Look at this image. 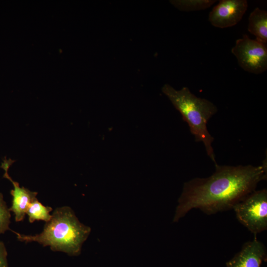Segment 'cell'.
Segmentation results:
<instances>
[{
  "mask_svg": "<svg viewBox=\"0 0 267 267\" xmlns=\"http://www.w3.org/2000/svg\"><path fill=\"white\" fill-rule=\"evenodd\" d=\"M215 172L206 178H195L184 183L173 221L178 222L192 209L207 215L233 209L267 179V161L262 165H215Z\"/></svg>",
  "mask_w": 267,
  "mask_h": 267,
  "instance_id": "obj_1",
  "label": "cell"
},
{
  "mask_svg": "<svg viewBox=\"0 0 267 267\" xmlns=\"http://www.w3.org/2000/svg\"><path fill=\"white\" fill-rule=\"evenodd\" d=\"M90 230L89 227L79 222L71 208L63 206L54 210L41 233L27 235L12 231L21 241L37 242L43 246H49L53 251L73 256L81 253L82 245Z\"/></svg>",
  "mask_w": 267,
  "mask_h": 267,
  "instance_id": "obj_2",
  "label": "cell"
},
{
  "mask_svg": "<svg viewBox=\"0 0 267 267\" xmlns=\"http://www.w3.org/2000/svg\"><path fill=\"white\" fill-rule=\"evenodd\" d=\"M162 91L187 123L195 140L203 143L207 154L215 165L217 164L212 145L214 138L207 127L210 119L218 111L217 106L207 99L197 97L186 87L177 90L165 84Z\"/></svg>",
  "mask_w": 267,
  "mask_h": 267,
  "instance_id": "obj_3",
  "label": "cell"
},
{
  "mask_svg": "<svg viewBox=\"0 0 267 267\" xmlns=\"http://www.w3.org/2000/svg\"><path fill=\"white\" fill-rule=\"evenodd\" d=\"M239 222L256 237L267 229V190H255L233 209Z\"/></svg>",
  "mask_w": 267,
  "mask_h": 267,
  "instance_id": "obj_4",
  "label": "cell"
},
{
  "mask_svg": "<svg viewBox=\"0 0 267 267\" xmlns=\"http://www.w3.org/2000/svg\"><path fill=\"white\" fill-rule=\"evenodd\" d=\"M239 66L248 72L259 74L267 69V44L244 34L231 49Z\"/></svg>",
  "mask_w": 267,
  "mask_h": 267,
  "instance_id": "obj_5",
  "label": "cell"
},
{
  "mask_svg": "<svg viewBox=\"0 0 267 267\" xmlns=\"http://www.w3.org/2000/svg\"><path fill=\"white\" fill-rule=\"evenodd\" d=\"M248 5L246 0H221L209 13V21L219 28L234 26L241 21Z\"/></svg>",
  "mask_w": 267,
  "mask_h": 267,
  "instance_id": "obj_6",
  "label": "cell"
},
{
  "mask_svg": "<svg viewBox=\"0 0 267 267\" xmlns=\"http://www.w3.org/2000/svg\"><path fill=\"white\" fill-rule=\"evenodd\" d=\"M13 162V160H7L5 158L0 167L4 170L3 177L9 180L13 186V189L10 191L12 200L11 206L9 210L10 212L14 213L16 222H20L23 220L30 203L37 198L38 193L31 191L24 187H20L19 183L14 181L9 176L8 170Z\"/></svg>",
  "mask_w": 267,
  "mask_h": 267,
  "instance_id": "obj_7",
  "label": "cell"
},
{
  "mask_svg": "<svg viewBox=\"0 0 267 267\" xmlns=\"http://www.w3.org/2000/svg\"><path fill=\"white\" fill-rule=\"evenodd\" d=\"M267 260L265 245L256 237L246 242L241 250L226 263V267H261Z\"/></svg>",
  "mask_w": 267,
  "mask_h": 267,
  "instance_id": "obj_8",
  "label": "cell"
},
{
  "mask_svg": "<svg viewBox=\"0 0 267 267\" xmlns=\"http://www.w3.org/2000/svg\"><path fill=\"white\" fill-rule=\"evenodd\" d=\"M247 29L256 37V40L267 44V11L256 7L249 16Z\"/></svg>",
  "mask_w": 267,
  "mask_h": 267,
  "instance_id": "obj_9",
  "label": "cell"
},
{
  "mask_svg": "<svg viewBox=\"0 0 267 267\" xmlns=\"http://www.w3.org/2000/svg\"><path fill=\"white\" fill-rule=\"evenodd\" d=\"M52 210L51 207L44 206L36 198L29 205L26 214L28 215L29 221L31 223L40 220L47 222L51 218L50 213Z\"/></svg>",
  "mask_w": 267,
  "mask_h": 267,
  "instance_id": "obj_10",
  "label": "cell"
},
{
  "mask_svg": "<svg viewBox=\"0 0 267 267\" xmlns=\"http://www.w3.org/2000/svg\"><path fill=\"white\" fill-rule=\"evenodd\" d=\"M171 3L179 10L194 11L208 8L215 3L214 0H171Z\"/></svg>",
  "mask_w": 267,
  "mask_h": 267,
  "instance_id": "obj_11",
  "label": "cell"
},
{
  "mask_svg": "<svg viewBox=\"0 0 267 267\" xmlns=\"http://www.w3.org/2000/svg\"><path fill=\"white\" fill-rule=\"evenodd\" d=\"M10 211L0 192V234L10 230Z\"/></svg>",
  "mask_w": 267,
  "mask_h": 267,
  "instance_id": "obj_12",
  "label": "cell"
},
{
  "mask_svg": "<svg viewBox=\"0 0 267 267\" xmlns=\"http://www.w3.org/2000/svg\"><path fill=\"white\" fill-rule=\"evenodd\" d=\"M7 256L5 246L2 241H0V267H9Z\"/></svg>",
  "mask_w": 267,
  "mask_h": 267,
  "instance_id": "obj_13",
  "label": "cell"
}]
</instances>
